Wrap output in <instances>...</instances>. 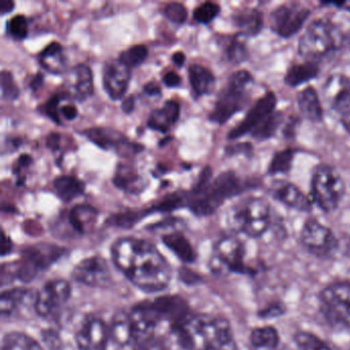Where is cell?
Wrapping results in <instances>:
<instances>
[{"label":"cell","instance_id":"cell-23","mask_svg":"<svg viewBox=\"0 0 350 350\" xmlns=\"http://www.w3.org/2000/svg\"><path fill=\"white\" fill-rule=\"evenodd\" d=\"M190 85L196 97L208 95L214 91L216 79L212 71L202 65H191L188 69Z\"/></svg>","mask_w":350,"mask_h":350},{"label":"cell","instance_id":"cell-42","mask_svg":"<svg viewBox=\"0 0 350 350\" xmlns=\"http://www.w3.org/2000/svg\"><path fill=\"white\" fill-rule=\"evenodd\" d=\"M220 5L215 3H204L196 8L193 12V18L200 24H208L216 19L220 14Z\"/></svg>","mask_w":350,"mask_h":350},{"label":"cell","instance_id":"cell-20","mask_svg":"<svg viewBox=\"0 0 350 350\" xmlns=\"http://www.w3.org/2000/svg\"><path fill=\"white\" fill-rule=\"evenodd\" d=\"M270 193L278 202L300 212H309L312 208L310 200L294 184L276 181L270 187Z\"/></svg>","mask_w":350,"mask_h":350},{"label":"cell","instance_id":"cell-24","mask_svg":"<svg viewBox=\"0 0 350 350\" xmlns=\"http://www.w3.org/2000/svg\"><path fill=\"white\" fill-rule=\"evenodd\" d=\"M233 21L241 36L252 38L258 36L263 28V14L257 9H243L233 16Z\"/></svg>","mask_w":350,"mask_h":350},{"label":"cell","instance_id":"cell-13","mask_svg":"<svg viewBox=\"0 0 350 350\" xmlns=\"http://www.w3.org/2000/svg\"><path fill=\"white\" fill-rule=\"evenodd\" d=\"M83 135L94 144L104 150L114 149L120 155H135L142 152L144 147L137 143L130 142L126 136L118 131L108 128H92L83 132Z\"/></svg>","mask_w":350,"mask_h":350},{"label":"cell","instance_id":"cell-45","mask_svg":"<svg viewBox=\"0 0 350 350\" xmlns=\"http://www.w3.org/2000/svg\"><path fill=\"white\" fill-rule=\"evenodd\" d=\"M165 15L176 25H182L187 20V10L182 3H172L165 8Z\"/></svg>","mask_w":350,"mask_h":350},{"label":"cell","instance_id":"cell-10","mask_svg":"<svg viewBox=\"0 0 350 350\" xmlns=\"http://www.w3.org/2000/svg\"><path fill=\"white\" fill-rule=\"evenodd\" d=\"M245 249L243 243L234 237H223L215 245L212 269L216 272L250 273L245 264Z\"/></svg>","mask_w":350,"mask_h":350},{"label":"cell","instance_id":"cell-4","mask_svg":"<svg viewBox=\"0 0 350 350\" xmlns=\"http://www.w3.org/2000/svg\"><path fill=\"white\" fill-rule=\"evenodd\" d=\"M252 85L253 77L251 73L245 70L233 73L217 98L214 109L210 114L211 122L224 124L234 114L241 111L249 102Z\"/></svg>","mask_w":350,"mask_h":350},{"label":"cell","instance_id":"cell-25","mask_svg":"<svg viewBox=\"0 0 350 350\" xmlns=\"http://www.w3.org/2000/svg\"><path fill=\"white\" fill-rule=\"evenodd\" d=\"M73 97L79 102L89 99L94 93L93 73L87 65L79 64L72 70Z\"/></svg>","mask_w":350,"mask_h":350},{"label":"cell","instance_id":"cell-18","mask_svg":"<svg viewBox=\"0 0 350 350\" xmlns=\"http://www.w3.org/2000/svg\"><path fill=\"white\" fill-rule=\"evenodd\" d=\"M323 97L329 109L343 113L350 106V79L343 75H331L323 85Z\"/></svg>","mask_w":350,"mask_h":350},{"label":"cell","instance_id":"cell-11","mask_svg":"<svg viewBox=\"0 0 350 350\" xmlns=\"http://www.w3.org/2000/svg\"><path fill=\"white\" fill-rule=\"evenodd\" d=\"M71 296V286L64 280L46 282L40 292L36 293V312L42 319L56 317L64 308Z\"/></svg>","mask_w":350,"mask_h":350},{"label":"cell","instance_id":"cell-16","mask_svg":"<svg viewBox=\"0 0 350 350\" xmlns=\"http://www.w3.org/2000/svg\"><path fill=\"white\" fill-rule=\"evenodd\" d=\"M107 325L102 319L91 317L79 327L77 333V344L79 350H107Z\"/></svg>","mask_w":350,"mask_h":350},{"label":"cell","instance_id":"cell-33","mask_svg":"<svg viewBox=\"0 0 350 350\" xmlns=\"http://www.w3.org/2000/svg\"><path fill=\"white\" fill-rule=\"evenodd\" d=\"M3 350H44L42 346L29 335L21 332H12L3 338Z\"/></svg>","mask_w":350,"mask_h":350},{"label":"cell","instance_id":"cell-14","mask_svg":"<svg viewBox=\"0 0 350 350\" xmlns=\"http://www.w3.org/2000/svg\"><path fill=\"white\" fill-rule=\"evenodd\" d=\"M276 96L272 92L264 94L249 110L243 122L230 131L229 140H235L247 134H252L255 129L263 124L268 116L275 111Z\"/></svg>","mask_w":350,"mask_h":350},{"label":"cell","instance_id":"cell-5","mask_svg":"<svg viewBox=\"0 0 350 350\" xmlns=\"http://www.w3.org/2000/svg\"><path fill=\"white\" fill-rule=\"evenodd\" d=\"M319 307L331 327L350 333V284L337 282L325 286L319 295Z\"/></svg>","mask_w":350,"mask_h":350},{"label":"cell","instance_id":"cell-35","mask_svg":"<svg viewBox=\"0 0 350 350\" xmlns=\"http://www.w3.org/2000/svg\"><path fill=\"white\" fill-rule=\"evenodd\" d=\"M282 122H284V116L280 112L274 111L271 116H268L263 124L254 130L252 136L258 141L268 140L274 136Z\"/></svg>","mask_w":350,"mask_h":350},{"label":"cell","instance_id":"cell-57","mask_svg":"<svg viewBox=\"0 0 350 350\" xmlns=\"http://www.w3.org/2000/svg\"><path fill=\"white\" fill-rule=\"evenodd\" d=\"M171 137H167V138L163 139V141H161V143H159V146L163 147V145L167 144V142H171Z\"/></svg>","mask_w":350,"mask_h":350},{"label":"cell","instance_id":"cell-59","mask_svg":"<svg viewBox=\"0 0 350 350\" xmlns=\"http://www.w3.org/2000/svg\"><path fill=\"white\" fill-rule=\"evenodd\" d=\"M341 5H345L346 9H347L348 11H350V3H341Z\"/></svg>","mask_w":350,"mask_h":350},{"label":"cell","instance_id":"cell-40","mask_svg":"<svg viewBox=\"0 0 350 350\" xmlns=\"http://www.w3.org/2000/svg\"><path fill=\"white\" fill-rule=\"evenodd\" d=\"M226 56L231 63L239 64L247 60L249 57V51L243 40H239V38H234L227 46Z\"/></svg>","mask_w":350,"mask_h":350},{"label":"cell","instance_id":"cell-21","mask_svg":"<svg viewBox=\"0 0 350 350\" xmlns=\"http://www.w3.org/2000/svg\"><path fill=\"white\" fill-rule=\"evenodd\" d=\"M180 118V105L177 101L167 100L161 109L154 110L149 116L147 126L157 132L167 133Z\"/></svg>","mask_w":350,"mask_h":350},{"label":"cell","instance_id":"cell-15","mask_svg":"<svg viewBox=\"0 0 350 350\" xmlns=\"http://www.w3.org/2000/svg\"><path fill=\"white\" fill-rule=\"evenodd\" d=\"M75 282L94 288H105L112 276L107 262L101 257H91L79 262L72 272Z\"/></svg>","mask_w":350,"mask_h":350},{"label":"cell","instance_id":"cell-17","mask_svg":"<svg viewBox=\"0 0 350 350\" xmlns=\"http://www.w3.org/2000/svg\"><path fill=\"white\" fill-rule=\"evenodd\" d=\"M131 79V69L122 64L118 59L111 61L104 67V89L113 101H118L124 97L130 85Z\"/></svg>","mask_w":350,"mask_h":350},{"label":"cell","instance_id":"cell-22","mask_svg":"<svg viewBox=\"0 0 350 350\" xmlns=\"http://www.w3.org/2000/svg\"><path fill=\"white\" fill-rule=\"evenodd\" d=\"M297 103L301 113L307 120L313 122L323 120V109L319 94L312 87L305 88L297 96Z\"/></svg>","mask_w":350,"mask_h":350},{"label":"cell","instance_id":"cell-39","mask_svg":"<svg viewBox=\"0 0 350 350\" xmlns=\"http://www.w3.org/2000/svg\"><path fill=\"white\" fill-rule=\"evenodd\" d=\"M133 350H170V347L165 338L152 333L137 338L133 342Z\"/></svg>","mask_w":350,"mask_h":350},{"label":"cell","instance_id":"cell-2","mask_svg":"<svg viewBox=\"0 0 350 350\" xmlns=\"http://www.w3.org/2000/svg\"><path fill=\"white\" fill-rule=\"evenodd\" d=\"M173 331L185 350H237L230 323L223 317L188 313Z\"/></svg>","mask_w":350,"mask_h":350},{"label":"cell","instance_id":"cell-38","mask_svg":"<svg viewBox=\"0 0 350 350\" xmlns=\"http://www.w3.org/2000/svg\"><path fill=\"white\" fill-rule=\"evenodd\" d=\"M148 57V49L143 44L132 46L120 55L118 60L129 68L140 66Z\"/></svg>","mask_w":350,"mask_h":350},{"label":"cell","instance_id":"cell-26","mask_svg":"<svg viewBox=\"0 0 350 350\" xmlns=\"http://www.w3.org/2000/svg\"><path fill=\"white\" fill-rule=\"evenodd\" d=\"M98 211L89 204H77L69 213V222L81 234L91 231L97 220Z\"/></svg>","mask_w":350,"mask_h":350},{"label":"cell","instance_id":"cell-9","mask_svg":"<svg viewBox=\"0 0 350 350\" xmlns=\"http://www.w3.org/2000/svg\"><path fill=\"white\" fill-rule=\"evenodd\" d=\"M301 243L303 247L321 259L333 257L339 247V241L329 227L317 220H308L301 230Z\"/></svg>","mask_w":350,"mask_h":350},{"label":"cell","instance_id":"cell-55","mask_svg":"<svg viewBox=\"0 0 350 350\" xmlns=\"http://www.w3.org/2000/svg\"><path fill=\"white\" fill-rule=\"evenodd\" d=\"M172 61L174 64L177 65L178 67H183L186 62V56L183 52H176L172 56Z\"/></svg>","mask_w":350,"mask_h":350},{"label":"cell","instance_id":"cell-1","mask_svg":"<svg viewBox=\"0 0 350 350\" xmlns=\"http://www.w3.org/2000/svg\"><path fill=\"white\" fill-rule=\"evenodd\" d=\"M112 258L126 278L144 292L165 290L171 282L169 262L152 243L145 239H118L112 247Z\"/></svg>","mask_w":350,"mask_h":350},{"label":"cell","instance_id":"cell-52","mask_svg":"<svg viewBox=\"0 0 350 350\" xmlns=\"http://www.w3.org/2000/svg\"><path fill=\"white\" fill-rule=\"evenodd\" d=\"M44 75H42V73H38V75L33 77L29 85L32 92H38V90L42 88V83H44Z\"/></svg>","mask_w":350,"mask_h":350},{"label":"cell","instance_id":"cell-12","mask_svg":"<svg viewBox=\"0 0 350 350\" xmlns=\"http://www.w3.org/2000/svg\"><path fill=\"white\" fill-rule=\"evenodd\" d=\"M310 10L300 3H286L276 8L269 18L270 28L280 38H290L302 29Z\"/></svg>","mask_w":350,"mask_h":350},{"label":"cell","instance_id":"cell-31","mask_svg":"<svg viewBox=\"0 0 350 350\" xmlns=\"http://www.w3.org/2000/svg\"><path fill=\"white\" fill-rule=\"evenodd\" d=\"M116 187L130 193H139L141 191L142 178L130 165H120L116 169L113 178Z\"/></svg>","mask_w":350,"mask_h":350},{"label":"cell","instance_id":"cell-54","mask_svg":"<svg viewBox=\"0 0 350 350\" xmlns=\"http://www.w3.org/2000/svg\"><path fill=\"white\" fill-rule=\"evenodd\" d=\"M15 9V3L14 1H3L0 3V13L1 15H7L12 13Z\"/></svg>","mask_w":350,"mask_h":350},{"label":"cell","instance_id":"cell-44","mask_svg":"<svg viewBox=\"0 0 350 350\" xmlns=\"http://www.w3.org/2000/svg\"><path fill=\"white\" fill-rule=\"evenodd\" d=\"M66 99V94H55L54 96L50 98L42 106V112L48 116L49 118L56 122L57 124H62L60 120V116H59V105L61 102L64 101Z\"/></svg>","mask_w":350,"mask_h":350},{"label":"cell","instance_id":"cell-53","mask_svg":"<svg viewBox=\"0 0 350 350\" xmlns=\"http://www.w3.org/2000/svg\"><path fill=\"white\" fill-rule=\"evenodd\" d=\"M340 122H341L343 128L350 133V106L343 112L340 114Z\"/></svg>","mask_w":350,"mask_h":350},{"label":"cell","instance_id":"cell-58","mask_svg":"<svg viewBox=\"0 0 350 350\" xmlns=\"http://www.w3.org/2000/svg\"><path fill=\"white\" fill-rule=\"evenodd\" d=\"M253 350H278V348H275V349H270V348H253Z\"/></svg>","mask_w":350,"mask_h":350},{"label":"cell","instance_id":"cell-43","mask_svg":"<svg viewBox=\"0 0 350 350\" xmlns=\"http://www.w3.org/2000/svg\"><path fill=\"white\" fill-rule=\"evenodd\" d=\"M1 92L3 99L8 101H16L19 98V88L16 85L15 79L9 71L1 72Z\"/></svg>","mask_w":350,"mask_h":350},{"label":"cell","instance_id":"cell-51","mask_svg":"<svg viewBox=\"0 0 350 350\" xmlns=\"http://www.w3.org/2000/svg\"><path fill=\"white\" fill-rule=\"evenodd\" d=\"M135 106H136V100H135L134 96H130V97L126 98L124 102H122V111L126 114L132 113L134 111Z\"/></svg>","mask_w":350,"mask_h":350},{"label":"cell","instance_id":"cell-56","mask_svg":"<svg viewBox=\"0 0 350 350\" xmlns=\"http://www.w3.org/2000/svg\"><path fill=\"white\" fill-rule=\"evenodd\" d=\"M32 163V157L28 154H22L20 159H18V170L20 167H29Z\"/></svg>","mask_w":350,"mask_h":350},{"label":"cell","instance_id":"cell-28","mask_svg":"<svg viewBox=\"0 0 350 350\" xmlns=\"http://www.w3.org/2000/svg\"><path fill=\"white\" fill-rule=\"evenodd\" d=\"M110 333L112 339L118 345L126 346L133 344L135 335L130 313L120 312L114 315Z\"/></svg>","mask_w":350,"mask_h":350},{"label":"cell","instance_id":"cell-30","mask_svg":"<svg viewBox=\"0 0 350 350\" xmlns=\"http://www.w3.org/2000/svg\"><path fill=\"white\" fill-rule=\"evenodd\" d=\"M85 183L73 176H61L54 181L56 193L65 202L81 196L85 192Z\"/></svg>","mask_w":350,"mask_h":350},{"label":"cell","instance_id":"cell-6","mask_svg":"<svg viewBox=\"0 0 350 350\" xmlns=\"http://www.w3.org/2000/svg\"><path fill=\"white\" fill-rule=\"evenodd\" d=\"M233 227L247 237L258 239L270 225V204L265 198H252L237 204L231 215Z\"/></svg>","mask_w":350,"mask_h":350},{"label":"cell","instance_id":"cell-8","mask_svg":"<svg viewBox=\"0 0 350 350\" xmlns=\"http://www.w3.org/2000/svg\"><path fill=\"white\" fill-rule=\"evenodd\" d=\"M335 49L333 25L327 20H314L309 24L299 42V54L305 61L315 62L331 54Z\"/></svg>","mask_w":350,"mask_h":350},{"label":"cell","instance_id":"cell-41","mask_svg":"<svg viewBox=\"0 0 350 350\" xmlns=\"http://www.w3.org/2000/svg\"><path fill=\"white\" fill-rule=\"evenodd\" d=\"M8 33L16 40H24L28 36L29 26L24 16L19 15L12 18L7 23Z\"/></svg>","mask_w":350,"mask_h":350},{"label":"cell","instance_id":"cell-32","mask_svg":"<svg viewBox=\"0 0 350 350\" xmlns=\"http://www.w3.org/2000/svg\"><path fill=\"white\" fill-rule=\"evenodd\" d=\"M253 348H270L275 349L280 345V335L278 329L273 327L265 325V327H255L251 332L250 336Z\"/></svg>","mask_w":350,"mask_h":350},{"label":"cell","instance_id":"cell-47","mask_svg":"<svg viewBox=\"0 0 350 350\" xmlns=\"http://www.w3.org/2000/svg\"><path fill=\"white\" fill-rule=\"evenodd\" d=\"M60 145L61 135L58 134V133H51L48 138H46V146H48V148L56 152V151L60 149Z\"/></svg>","mask_w":350,"mask_h":350},{"label":"cell","instance_id":"cell-36","mask_svg":"<svg viewBox=\"0 0 350 350\" xmlns=\"http://www.w3.org/2000/svg\"><path fill=\"white\" fill-rule=\"evenodd\" d=\"M294 341L299 350H335L327 342L309 332H298Z\"/></svg>","mask_w":350,"mask_h":350},{"label":"cell","instance_id":"cell-37","mask_svg":"<svg viewBox=\"0 0 350 350\" xmlns=\"http://www.w3.org/2000/svg\"><path fill=\"white\" fill-rule=\"evenodd\" d=\"M295 152L292 149H284L274 154L269 167L268 174L269 175H278V174H288L292 169L293 159Z\"/></svg>","mask_w":350,"mask_h":350},{"label":"cell","instance_id":"cell-7","mask_svg":"<svg viewBox=\"0 0 350 350\" xmlns=\"http://www.w3.org/2000/svg\"><path fill=\"white\" fill-rule=\"evenodd\" d=\"M313 200L323 212L336 210L343 198L345 185L340 174L331 165H321L315 169L311 181Z\"/></svg>","mask_w":350,"mask_h":350},{"label":"cell","instance_id":"cell-19","mask_svg":"<svg viewBox=\"0 0 350 350\" xmlns=\"http://www.w3.org/2000/svg\"><path fill=\"white\" fill-rule=\"evenodd\" d=\"M36 293L27 288H14L3 293L0 309L3 317H15L28 308L36 311Z\"/></svg>","mask_w":350,"mask_h":350},{"label":"cell","instance_id":"cell-49","mask_svg":"<svg viewBox=\"0 0 350 350\" xmlns=\"http://www.w3.org/2000/svg\"><path fill=\"white\" fill-rule=\"evenodd\" d=\"M60 113L66 120H73L79 116V110L75 106L66 105L63 106L60 109Z\"/></svg>","mask_w":350,"mask_h":350},{"label":"cell","instance_id":"cell-3","mask_svg":"<svg viewBox=\"0 0 350 350\" xmlns=\"http://www.w3.org/2000/svg\"><path fill=\"white\" fill-rule=\"evenodd\" d=\"M243 190L239 176L233 172H224L202 187L193 188L188 193L187 206L198 216H208L214 214L225 200Z\"/></svg>","mask_w":350,"mask_h":350},{"label":"cell","instance_id":"cell-29","mask_svg":"<svg viewBox=\"0 0 350 350\" xmlns=\"http://www.w3.org/2000/svg\"><path fill=\"white\" fill-rule=\"evenodd\" d=\"M319 73V67L317 63L305 61L301 64L292 65L284 77V81L290 87H298L315 79Z\"/></svg>","mask_w":350,"mask_h":350},{"label":"cell","instance_id":"cell-48","mask_svg":"<svg viewBox=\"0 0 350 350\" xmlns=\"http://www.w3.org/2000/svg\"><path fill=\"white\" fill-rule=\"evenodd\" d=\"M163 81L167 88H178L181 85V77L176 72H167Z\"/></svg>","mask_w":350,"mask_h":350},{"label":"cell","instance_id":"cell-27","mask_svg":"<svg viewBox=\"0 0 350 350\" xmlns=\"http://www.w3.org/2000/svg\"><path fill=\"white\" fill-rule=\"evenodd\" d=\"M40 65L53 75L64 72L66 67V59L63 55V46L59 42L49 44L38 56Z\"/></svg>","mask_w":350,"mask_h":350},{"label":"cell","instance_id":"cell-34","mask_svg":"<svg viewBox=\"0 0 350 350\" xmlns=\"http://www.w3.org/2000/svg\"><path fill=\"white\" fill-rule=\"evenodd\" d=\"M163 243L183 261L191 262L194 259L193 250L189 241L180 234V233H171L163 237Z\"/></svg>","mask_w":350,"mask_h":350},{"label":"cell","instance_id":"cell-50","mask_svg":"<svg viewBox=\"0 0 350 350\" xmlns=\"http://www.w3.org/2000/svg\"><path fill=\"white\" fill-rule=\"evenodd\" d=\"M143 91L150 97H157V96H161V87L155 83H146L143 88Z\"/></svg>","mask_w":350,"mask_h":350},{"label":"cell","instance_id":"cell-46","mask_svg":"<svg viewBox=\"0 0 350 350\" xmlns=\"http://www.w3.org/2000/svg\"><path fill=\"white\" fill-rule=\"evenodd\" d=\"M284 305L275 303V304L270 305V306L266 307L265 309L260 311L259 315L260 317H263V319H272V317H278L284 314Z\"/></svg>","mask_w":350,"mask_h":350}]
</instances>
